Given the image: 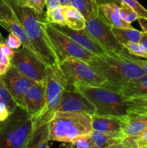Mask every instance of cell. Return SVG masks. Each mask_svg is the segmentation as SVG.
Segmentation results:
<instances>
[{
	"label": "cell",
	"mask_w": 147,
	"mask_h": 148,
	"mask_svg": "<svg viewBox=\"0 0 147 148\" xmlns=\"http://www.w3.org/2000/svg\"><path fill=\"white\" fill-rule=\"evenodd\" d=\"M12 7L30 40L35 52L48 66L58 64V58L46 33V12H37L20 5L17 0H4Z\"/></svg>",
	"instance_id": "obj_1"
},
{
	"label": "cell",
	"mask_w": 147,
	"mask_h": 148,
	"mask_svg": "<svg viewBox=\"0 0 147 148\" xmlns=\"http://www.w3.org/2000/svg\"><path fill=\"white\" fill-rule=\"evenodd\" d=\"M88 64L93 66L115 91L129 81L146 75L138 64L123 55L122 57L110 54L95 55Z\"/></svg>",
	"instance_id": "obj_2"
},
{
	"label": "cell",
	"mask_w": 147,
	"mask_h": 148,
	"mask_svg": "<svg viewBox=\"0 0 147 148\" xmlns=\"http://www.w3.org/2000/svg\"><path fill=\"white\" fill-rule=\"evenodd\" d=\"M48 125L50 141L69 143L76 137L90 134L92 116L83 112H56Z\"/></svg>",
	"instance_id": "obj_3"
},
{
	"label": "cell",
	"mask_w": 147,
	"mask_h": 148,
	"mask_svg": "<svg viewBox=\"0 0 147 148\" xmlns=\"http://www.w3.org/2000/svg\"><path fill=\"white\" fill-rule=\"evenodd\" d=\"M33 127L31 115L18 106L5 121L0 122V148H27Z\"/></svg>",
	"instance_id": "obj_4"
},
{
	"label": "cell",
	"mask_w": 147,
	"mask_h": 148,
	"mask_svg": "<svg viewBox=\"0 0 147 148\" xmlns=\"http://www.w3.org/2000/svg\"><path fill=\"white\" fill-rule=\"evenodd\" d=\"M67 82L66 90H76L79 87L93 86L112 89L106 79L86 62L69 57L59 64Z\"/></svg>",
	"instance_id": "obj_5"
},
{
	"label": "cell",
	"mask_w": 147,
	"mask_h": 148,
	"mask_svg": "<svg viewBox=\"0 0 147 148\" xmlns=\"http://www.w3.org/2000/svg\"><path fill=\"white\" fill-rule=\"evenodd\" d=\"M67 82L58 64L48 66L46 75V105L43 111L33 118V130L42 124L49 123L56 113Z\"/></svg>",
	"instance_id": "obj_6"
},
{
	"label": "cell",
	"mask_w": 147,
	"mask_h": 148,
	"mask_svg": "<svg viewBox=\"0 0 147 148\" xmlns=\"http://www.w3.org/2000/svg\"><path fill=\"white\" fill-rule=\"evenodd\" d=\"M76 90L92 103L96 110L95 114L117 116L128 114L126 103L118 91L93 86L79 87Z\"/></svg>",
	"instance_id": "obj_7"
},
{
	"label": "cell",
	"mask_w": 147,
	"mask_h": 148,
	"mask_svg": "<svg viewBox=\"0 0 147 148\" xmlns=\"http://www.w3.org/2000/svg\"><path fill=\"white\" fill-rule=\"evenodd\" d=\"M46 33L58 58L59 64L67 58L73 57L89 63L95 56L82 47L69 36L61 33L50 23L46 25Z\"/></svg>",
	"instance_id": "obj_8"
},
{
	"label": "cell",
	"mask_w": 147,
	"mask_h": 148,
	"mask_svg": "<svg viewBox=\"0 0 147 148\" xmlns=\"http://www.w3.org/2000/svg\"><path fill=\"white\" fill-rule=\"evenodd\" d=\"M85 29L108 54L122 57V55L129 53L115 37L111 27L102 20L98 12L86 19Z\"/></svg>",
	"instance_id": "obj_9"
},
{
	"label": "cell",
	"mask_w": 147,
	"mask_h": 148,
	"mask_svg": "<svg viewBox=\"0 0 147 148\" xmlns=\"http://www.w3.org/2000/svg\"><path fill=\"white\" fill-rule=\"evenodd\" d=\"M12 66L24 76L35 82H46L48 65L37 56L35 53L23 47L16 49L12 58Z\"/></svg>",
	"instance_id": "obj_10"
},
{
	"label": "cell",
	"mask_w": 147,
	"mask_h": 148,
	"mask_svg": "<svg viewBox=\"0 0 147 148\" xmlns=\"http://www.w3.org/2000/svg\"><path fill=\"white\" fill-rule=\"evenodd\" d=\"M0 77L17 106L23 108L24 94L32 85L37 82L24 76L13 66L7 73Z\"/></svg>",
	"instance_id": "obj_11"
},
{
	"label": "cell",
	"mask_w": 147,
	"mask_h": 148,
	"mask_svg": "<svg viewBox=\"0 0 147 148\" xmlns=\"http://www.w3.org/2000/svg\"><path fill=\"white\" fill-rule=\"evenodd\" d=\"M0 25L10 33L18 36L23 47L35 53L15 12L4 0H0Z\"/></svg>",
	"instance_id": "obj_12"
},
{
	"label": "cell",
	"mask_w": 147,
	"mask_h": 148,
	"mask_svg": "<svg viewBox=\"0 0 147 148\" xmlns=\"http://www.w3.org/2000/svg\"><path fill=\"white\" fill-rule=\"evenodd\" d=\"M56 112H83L92 116L96 114V110L80 92L65 89Z\"/></svg>",
	"instance_id": "obj_13"
},
{
	"label": "cell",
	"mask_w": 147,
	"mask_h": 148,
	"mask_svg": "<svg viewBox=\"0 0 147 148\" xmlns=\"http://www.w3.org/2000/svg\"><path fill=\"white\" fill-rule=\"evenodd\" d=\"M57 30L69 36L75 42L96 56L108 54L106 51L88 33L86 29L74 30L66 25L52 24Z\"/></svg>",
	"instance_id": "obj_14"
},
{
	"label": "cell",
	"mask_w": 147,
	"mask_h": 148,
	"mask_svg": "<svg viewBox=\"0 0 147 148\" xmlns=\"http://www.w3.org/2000/svg\"><path fill=\"white\" fill-rule=\"evenodd\" d=\"M46 82H35L25 92L23 98V108L35 117L38 115L46 105Z\"/></svg>",
	"instance_id": "obj_15"
},
{
	"label": "cell",
	"mask_w": 147,
	"mask_h": 148,
	"mask_svg": "<svg viewBox=\"0 0 147 148\" xmlns=\"http://www.w3.org/2000/svg\"><path fill=\"white\" fill-rule=\"evenodd\" d=\"M98 14L107 25L111 27H133L122 20L120 14V7L114 2H107L98 5Z\"/></svg>",
	"instance_id": "obj_16"
},
{
	"label": "cell",
	"mask_w": 147,
	"mask_h": 148,
	"mask_svg": "<svg viewBox=\"0 0 147 148\" xmlns=\"http://www.w3.org/2000/svg\"><path fill=\"white\" fill-rule=\"evenodd\" d=\"M125 116H92V128L94 131L104 132H121L124 125Z\"/></svg>",
	"instance_id": "obj_17"
},
{
	"label": "cell",
	"mask_w": 147,
	"mask_h": 148,
	"mask_svg": "<svg viewBox=\"0 0 147 148\" xmlns=\"http://www.w3.org/2000/svg\"><path fill=\"white\" fill-rule=\"evenodd\" d=\"M147 129V112L130 114L125 116L122 130L123 137L137 135Z\"/></svg>",
	"instance_id": "obj_18"
},
{
	"label": "cell",
	"mask_w": 147,
	"mask_h": 148,
	"mask_svg": "<svg viewBox=\"0 0 147 148\" xmlns=\"http://www.w3.org/2000/svg\"><path fill=\"white\" fill-rule=\"evenodd\" d=\"M118 92L122 95L124 100L147 94V75L129 81L121 86Z\"/></svg>",
	"instance_id": "obj_19"
},
{
	"label": "cell",
	"mask_w": 147,
	"mask_h": 148,
	"mask_svg": "<svg viewBox=\"0 0 147 148\" xmlns=\"http://www.w3.org/2000/svg\"><path fill=\"white\" fill-rule=\"evenodd\" d=\"M90 136L95 148H112L124 138L121 132H104L94 130L91 132Z\"/></svg>",
	"instance_id": "obj_20"
},
{
	"label": "cell",
	"mask_w": 147,
	"mask_h": 148,
	"mask_svg": "<svg viewBox=\"0 0 147 148\" xmlns=\"http://www.w3.org/2000/svg\"><path fill=\"white\" fill-rule=\"evenodd\" d=\"M62 13L66 20V25L74 30L85 28L86 20L82 13L72 6H62Z\"/></svg>",
	"instance_id": "obj_21"
},
{
	"label": "cell",
	"mask_w": 147,
	"mask_h": 148,
	"mask_svg": "<svg viewBox=\"0 0 147 148\" xmlns=\"http://www.w3.org/2000/svg\"><path fill=\"white\" fill-rule=\"evenodd\" d=\"M49 123L42 124L40 127L34 129L32 132L31 138L27 147L49 148Z\"/></svg>",
	"instance_id": "obj_22"
},
{
	"label": "cell",
	"mask_w": 147,
	"mask_h": 148,
	"mask_svg": "<svg viewBox=\"0 0 147 148\" xmlns=\"http://www.w3.org/2000/svg\"><path fill=\"white\" fill-rule=\"evenodd\" d=\"M115 37L124 44L128 42L139 43L143 31L136 30L134 27H111Z\"/></svg>",
	"instance_id": "obj_23"
},
{
	"label": "cell",
	"mask_w": 147,
	"mask_h": 148,
	"mask_svg": "<svg viewBox=\"0 0 147 148\" xmlns=\"http://www.w3.org/2000/svg\"><path fill=\"white\" fill-rule=\"evenodd\" d=\"M70 5L79 10L85 20L98 12L97 0H70Z\"/></svg>",
	"instance_id": "obj_24"
},
{
	"label": "cell",
	"mask_w": 147,
	"mask_h": 148,
	"mask_svg": "<svg viewBox=\"0 0 147 148\" xmlns=\"http://www.w3.org/2000/svg\"><path fill=\"white\" fill-rule=\"evenodd\" d=\"M125 101L128 106V114L147 112V94L125 99Z\"/></svg>",
	"instance_id": "obj_25"
},
{
	"label": "cell",
	"mask_w": 147,
	"mask_h": 148,
	"mask_svg": "<svg viewBox=\"0 0 147 148\" xmlns=\"http://www.w3.org/2000/svg\"><path fill=\"white\" fill-rule=\"evenodd\" d=\"M121 143L124 148H147V129L137 135L125 137Z\"/></svg>",
	"instance_id": "obj_26"
},
{
	"label": "cell",
	"mask_w": 147,
	"mask_h": 148,
	"mask_svg": "<svg viewBox=\"0 0 147 148\" xmlns=\"http://www.w3.org/2000/svg\"><path fill=\"white\" fill-rule=\"evenodd\" d=\"M0 102L6 104L10 114H12L18 107L16 101L6 88L1 77H0Z\"/></svg>",
	"instance_id": "obj_27"
},
{
	"label": "cell",
	"mask_w": 147,
	"mask_h": 148,
	"mask_svg": "<svg viewBox=\"0 0 147 148\" xmlns=\"http://www.w3.org/2000/svg\"><path fill=\"white\" fill-rule=\"evenodd\" d=\"M46 17L48 23L66 25V20L62 13V6L53 10H46Z\"/></svg>",
	"instance_id": "obj_28"
},
{
	"label": "cell",
	"mask_w": 147,
	"mask_h": 148,
	"mask_svg": "<svg viewBox=\"0 0 147 148\" xmlns=\"http://www.w3.org/2000/svg\"><path fill=\"white\" fill-rule=\"evenodd\" d=\"M128 53L137 57H142L147 59V51L144 46L138 42H128L122 44Z\"/></svg>",
	"instance_id": "obj_29"
},
{
	"label": "cell",
	"mask_w": 147,
	"mask_h": 148,
	"mask_svg": "<svg viewBox=\"0 0 147 148\" xmlns=\"http://www.w3.org/2000/svg\"><path fill=\"white\" fill-rule=\"evenodd\" d=\"M69 147L77 148H95L90 134H84L76 137L70 142Z\"/></svg>",
	"instance_id": "obj_30"
},
{
	"label": "cell",
	"mask_w": 147,
	"mask_h": 148,
	"mask_svg": "<svg viewBox=\"0 0 147 148\" xmlns=\"http://www.w3.org/2000/svg\"><path fill=\"white\" fill-rule=\"evenodd\" d=\"M120 14L124 21L131 24L134 21L137 20L138 14L125 3H120Z\"/></svg>",
	"instance_id": "obj_31"
},
{
	"label": "cell",
	"mask_w": 147,
	"mask_h": 148,
	"mask_svg": "<svg viewBox=\"0 0 147 148\" xmlns=\"http://www.w3.org/2000/svg\"><path fill=\"white\" fill-rule=\"evenodd\" d=\"M20 5L25 6L37 12H43L46 0H17Z\"/></svg>",
	"instance_id": "obj_32"
},
{
	"label": "cell",
	"mask_w": 147,
	"mask_h": 148,
	"mask_svg": "<svg viewBox=\"0 0 147 148\" xmlns=\"http://www.w3.org/2000/svg\"><path fill=\"white\" fill-rule=\"evenodd\" d=\"M116 1L119 3H125L129 5L138 14V16L147 18V10L144 8L137 0H116Z\"/></svg>",
	"instance_id": "obj_33"
},
{
	"label": "cell",
	"mask_w": 147,
	"mask_h": 148,
	"mask_svg": "<svg viewBox=\"0 0 147 148\" xmlns=\"http://www.w3.org/2000/svg\"><path fill=\"white\" fill-rule=\"evenodd\" d=\"M12 59L0 51V76L4 75L12 67Z\"/></svg>",
	"instance_id": "obj_34"
},
{
	"label": "cell",
	"mask_w": 147,
	"mask_h": 148,
	"mask_svg": "<svg viewBox=\"0 0 147 148\" xmlns=\"http://www.w3.org/2000/svg\"><path fill=\"white\" fill-rule=\"evenodd\" d=\"M4 43H5L9 47L14 49V50L20 49V48L22 46V41L20 39V38L12 33H10L9 36H7V38L5 39V40H4Z\"/></svg>",
	"instance_id": "obj_35"
},
{
	"label": "cell",
	"mask_w": 147,
	"mask_h": 148,
	"mask_svg": "<svg viewBox=\"0 0 147 148\" xmlns=\"http://www.w3.org/2000/svg\"><path fill=\"white\" fill-rule=\"evenodd\" d=\"M124 56L127 59H130L131 61L133 62L134 63H135L136 64H138L141 69H143V71L144 72V73L146 75H147V60H143V59H138V58L135 57V56H133V55L130 54V53H127V54H124Z\"/></svg>",
	"instance_id": "obj_36"
},
{
	"label": "cell",
	"mask_w": 147,
	"mask_h": 148,
	"mask_svg": "<svg viewBox=\"0 0 147 148\" xmlns=\"http://www.w3.org/2000/svg\"><path fill=\"white\" fill-rule=\"evenodd\" d=\"M10 116V113L6 104L0 102V122L5 121Z\"/></svg>",
	"instance_id": "obj_37"
},
{
	"label": "cell",
	"mask_w": 147,
	"mask_h": 148,
	"mask_svg": "<svg viewBox=\"0 0 147 148\" xmlns=\"http://www.w3.org/2000/svg\"><path fill=\"white\" fill-rule=\"evenodd\" d=\"M0 51L2 53H4L5 55L8 56L10 58H11V59L13 57V56L14 54V52H15V51L14 49L9 47L5 43H2L0 45Z\"/></svg>",
	"instance_id": "obj_38"
},
{
	"label": "cell",
	"mask_w": 147,
	"mask_h": 148,
	"mask_svg": "<svg viewBox=\"0 0 147 148\" xmlns=\"http://www.w3.org/2000/svg\"><path fill=\"white\" fill-rule=\"evenodd\" d=\"M46 6L47 7V10H50L61 7V4L60 0H46Z\"/></svg>",
	"instance_id": "obj_39"
},
{
	"label": "cell",
	"mask_w": 147,
	"mask_h": 148,
	"mask_svg": "<svg viewBox=\"0 0 147 148\" xmlns=\"http://www.w3.org/2000/svg\"><path fill=\"white\" fill-rule=\"evenodd\" d=\"M137 20H138L141 27L142 28V31L145 32V33H147V18L146 17L138 16Z\"/></svg>",
	"instance_id": "obj_40"
},
{
	"label": "cell",
	"mask_w": 147,
	"mask_h": 148,
	"mask_svg": "<svg viewBox=\"0 0 147 148\" xmlns=\"http://www.w3.org/2000/svg\"><path fill=\"white\" fill-rule=\"evenodd\" d=\"M140 43L144 47V49H146V51H147V33L143 31L142 36L141 38V40H140Z\"/></svg>",
	"instance_id": "obj_41"
},
{
	"label": "cell",
	"mask_w": 147,
	"mask_h": 148,
	"mask_svg": "<svg viewBox=\"0 0 147 148\" xmlns=\"http://www.w3.org/2000/svg\"><path fill=\"white\" fill-rule=\"evenodd\" d=\"M61 6H69L70 5V0H60Z\"/></svg>",
	"instance_id": "obj_42"
},
{
	"label": "cell",
	"mask_w": 147,
	"mask_h": 148,
	"mask_svg": "<svg viewBox=\"0 0 147 148\" xmlns=\"http://www.w3.org/2000/svg\"><path fill=\"white\" fill-rule=\"evenodd\" d=\"M4 40H5V39L3 38L2 35H1V32H0V45H1L2 43H4Z\"/></svg>",
	"instance_id": "obj_43"
},
{
	"label": "cell",
	"mask_w": 147,
	"mask_h": 148,
	"mask_svg": "<svg viewBox=\"0 0 147 148\" xmlns=\"http://www.w3.org/2000/svg\"><path fill=\"white\" fill-rule=\"evenodd\" d=\"M146 60H147V59H146Z\"/></svg>",
	"instance_id": "obj_44"
}]
</instances>
